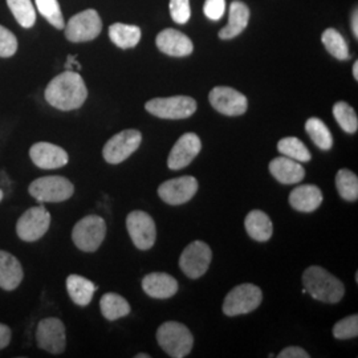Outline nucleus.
<instances>
[{
    "mask_svg": "<svg viewBox=\"0 0 358 358\" xmlns=\"http://www.w3.org/2000/svg\"><path fill=\"white\" fill-rule=\"evenodd\" d=\"M45 100L53 108L69 112L81 108L87 101L88 90L87 85L77 72L65 71L53 77L45 88Z\"/></svg>",
    "mask_w": 358,
    "mask_h": 358,
    "instance_id": "1",
    "label": "nucleus"
},
{
    "mask_svg": "<svg viewBox=\"0 0 358 358\" xmlns=\"http://www.w3.org/2000/svg\"><path fill=\"white\" fill-rule=\"evenodd\" d=\"M303 284L307 294L327 304L338 303L345 294L343 282L319 266H312L306 269L303 273Z\"/></svg>",
    "mask_w": 358,
    "mask_h": 358,
    "instance_id": "2",
    "label": "nucleus"
},
{
    "mask_svg": "<svg viewBox=\"0 0 358 358\" xmlns=\"http://www.w3.org/2000/svg\"><path fill=\"white\" fill-rule=\"evenodd\" d=\"M157 341L170 357H187L194 345L190 329L177 321H167L157 331Z\"/></svg>",
    "mask_w": 358,
    "mask_h": 358,
    "instance_id": "3",
    "label": "nucleus"
},
{
    "mask_svg": "<svg viewBox=\"0 0 358 358\" xmlns=\"http://www.w3.org/2000/svg\"><path fill=\"white\" fill-rule=\"evenodd\" d=\"M28 192L40 203H60L75 194L73 183L65 177L48 176L35 179Z\"/></svg>",
    "mask_w": 358,
    "mask_h": 358,
    "instance_id": "4",
    "label": "nucleus"
},
{
    "mask_svg": "<svg viewBox=\"0 0 358 358\" xmlns=\"http://www.w3.org/2000/svg\"><path fill=\"white\" fill-rule=\"evenodd\" d=\"M106 236V223L99 215H88L78 220L73 231L72 241L78 250L94 252L100 248Z\"/></svg>",
    "mask_w": 358,
    "mask_h": 358,
    "instance_id": "5",
    "label": "nucleus"
},
{
    "mask_svg": "<svg viewBox=\"0 0 358 358\" xmlns=\"http://www.w3.org/2000/svg\"><path fill=\"white\" fill-rule=\"evenodd\" d=\"M263 294L259 287L245 282L232 288L224 299L223 313L226 316H239L254 312L262 304Z\"/></svg>",
    "mask_w": 358,
    "mask_h": 358,
    "instance_id": "6",
    "label": "nucleus"
},
{
    "mask_svg": "<svg viewBox=\"0 0 358 358\" xmlns=\"http://www.w3.org/2000/svg\"><path fill=\"white\" fill-rule=\"evenodd\" d=\"M145 109L158 118L185 120L196 112V101L189 96L158 97L148 101Z\"/></svg>",
    "mask_w": 358,
    "mask_h": 358,
    "instance_id": "7",
    "label": "nucleus"
},
{
    "mask_svg": "<svg viewBox=\"0 0 358 358\" xmlns=\"http://www.w3.org/2000/svg\"><path fill=\"white\" fill-rule=\"evenodd\" d=\"M51 226V214L44 206H35L28 208L26 213L19 217L16 223L17 236L28 242H36L41 239Z\"/></svg>",
    "mask_w": 358,
    "mask_h": 358,
    "instance_id": "8",
    "label": "nucleus"
},
{
    "mask_svg": "<svg viewBox=\"0 0 358 358\" xmlns=\"http://www.w3.org/2000/svg\"><path fill=\"white\" fill-rule=\"evenodd\" d=\"M141 131L136 129H127L113 136L105 143L103 149V159L110 165L122 164L125 159L141 146Z\"/></svg>",
    "mask_w": 358,
    "mask_h": 358,
    "instance_id": "9",
    "label": "nucleus"
},
{
    "mask_svg": "<svg viewBox=\"0 0 358 358\" xmlns=\"http://www.w3.org/2000/svg\"><path fill=\"white\" fill-rule=\"evenodd\" d=\"M65 38L72 43H84L101 34L103 22L96 10H85L77 13L65 24Z\"/></svg>",
    "mask_w": 358,
    "mask_h": 358,
    "instance_id": "10",
    "label": "nucleus"
},
{
    "mask_svg": "<svg viewBox=\"0 0 358 358\" xmlns=\"http://www.w3.org/2000/svg\"><path fill=\"white\" fill-rule=\"evenodd\" d=\"M213 260V251L208 244L195 241L189 244L179 257V267L190 279H199L203 276Z\"/></svg>",
    "mask_w": 358,
    "mask_h": 358,
    "instance_id": "11",
    "label": "nucleus"
},
{
    "mask_svg": "<svg viewBox=\"0 0 358 358\" xmlns=\"http://www.w3.org/2000/svg\"><path fill=\"white\" fill-rule=\"evenodd\" d=\"M127 229L131 242L138 250H150L155 243L157 229L153 217L148 213L131 211L127 217Z\"/></svg>",
    "mask_w": 358,
    "mask_h": 358,
    "instance_id": "12",
    "label": "nucleus"
},
{
    "mask_svg": "<svg viewBox=\"0 0 358 358\" xmlns=\"http://www.w3.org/2000/svg\"><path fill=\"white\" fill-rule=\"evenodd\" d=\"M36 343L40 349L51 355H62L66 345L63 321L56 317H48L40 321L36 329Z\"/></svg>",
    "mask_w": 358,
    "mask_h": 358,
    "instance_id": "13",
    "label": "nucleus"
},
{
    "mask_svg": "<svg viewBox=\"0 0 358 358\" xmlns=\"http://www.w3.org/2000/svg\"><path fill=\"white\" fill-rule=\"evenodd\" d=\"M208 100L217 112L230 117L244 115L248 108V100L243 93L230 87L214 88L208 94Z\"/></svg>",
    "mask_w": 358,
    "mask_h": 358,
    "instance_id": "14",
    "label": "nucleus"
},
{
    "mask_svg": "<svg viewBox=\"0 0 358 358\" xmlns=\"http://www.w3.org/2000/svg\"><path fill=\"white\" fill-rule=\"evenodd\" d=\"M198 192V180L192 176L169 179L158 187L159 198L167 205L179 206L192 201Z\"/></svg>",
    "mask_w": 358,
    "mask_h": 358,
    "instance_id": "15",
    "label": "nucleus"
},
{
    "mask_svg": "<svg viewBox=\"0 0 358 358\" xmlns=\"http://www.w3.org/2000/svg\"><path fill=\"white\" fill-rule=\"evenodd\" d=\"M201 150V138L195 133H186L173 146L169 154L167 166L171 170H180L183 167L189 166Z\"/></svg>",
    "mask_w": 358,
    "mask_h": 358,
    "instance_id": "16",
    "label": "nucleus"
},
{
    "mask_svg": "<svg viewBox=\"0 0 358 358\" xmlns=\"http://www.w3.org/2000/svg\"><path fill=\"white\" fill-rule=\"evenodd\" d=\"M29 157L32 162L44 170H55L65 166L69 155L63 148L50 142H38L31 146Z\"/></svg>",
    "mask_w": 358,
    "mask_h": 358,
    "instance_id": "17",
    "label": "nucleus"
},
{
    "mask_svg": "<svg viewBox=\"0 0 358 358\" xmlns=\"http://www.w3.org/2000/svg\"><path fill=\"white\" fill-rule=\"evenodd\" d=\"M158 50L167 56L173 57H185L192 55L194 51V44L192 40L185 34L177 29L167 28L158 34L155 38Z\"/></svg>",
    "mask_w": 358,
    "mask_h": 358,
    "instance_id": "18",
    "label": "nucleus"
},
{
    "mask_svg": "<svg viewBox=\"0 0 358 358\" xmlns=\"http://www.w3.org/2000/svg\"><path fill=\"white\" fill-rule=\"evenodd\" d=\"M178 282L164 272H153L143 278L142 289L153 299L166 300L178 292Z\"/></svg>",
    "mask_w": 358,
    "mask_h": 358,
    "instance_id": "19",
    "label": "nucleus"
},
{
    "mask_svg": "<svg viewBox=\"0 0 358 358\" xmlns=\"http://www.w3.org/2000/svg\"><path fill=\"white\" fill-rule=\"evenodd\" d=\"M269 171L273 178L282 185H294L306 177V169L300 165V162L285 155L272 159L269 164Z\"/></svg>",
    "mask_w": 358,
    "mask_h": 358,
    "instance_id": "20",
    "label": "nucleus"
},
{
    "mask_svg": "<svg viewBox=\"0 0 358 358\" xmlns=\"http://www.w3.org/2000/svg\"><path fill=\"white\" fill-rule=\"evenodd\" d=\"M23 278L24 272L20 262L13 254L0 250V288L13 291L23 282Z\"/></svg>",
    "mask_w": 358,
    "mask_h": 358,
    "instance_id": "21",
    "label": "nucleus"
},
{
    "mask_svg": "<svg viewBox=\"0 0 358 358\" xmlns=\"http://www.w3.org/2000/svg\"><path fill=\"white\" fill-rule=\"evenodd\" d=\"M322 192L315 185L297 186L289 194V205L300 213H313L322 203Z\"/></svg>",
    "mask_w": 358,
    "mask_h": 358,
    "instance_id": "22",
    "label": "nucleus"
},
{
    "mask_svg": "<svg viewBox=\"0 0 358 358\" xmlns=\"http://www.w3.org/2000/svg\"><path fill=\"white\" fill-rule=\"evenodd\" d=\"M248 20H250L248 7L239 0L232 1L230 6V15H229V24L220 29L219 38L222 40H230L239 36L248 26Z\"/></svg>",
    "mask_w": 358,
    "mask_h": 358,
    "instance_id": "23",
    "label": "nucleus"
},
{
    "mask_svg": "<svg viewBox=\"0 0 358 358\" xmlns=\"http://www.w3.org/2000/svg\"><path fill=\"white\" fill-rule=\"evenodd\" d=\"M247 234L257 242H267L272 236L273 226L268 215L260 210L251 211L244 220Z\"/></svg>",
    "mask_w": 358,
    "mask_h": 358,
    "instance_id": "24",
    "label": "nucleus"
},
{
    "mask_svg": "<svg viewBox=\"0 0 358 358\" xmlns=\"http://www.w3.org/2000/svg\"><path fill=\"white\" fill-rule=\"evenodd\" d=\"M96 289L97 288L93 282L80 275H69L66 279L68 294L72 301L80 307H87L90 304Z\"/></svg>",
    "mask_w": 358,
    "mask_h": 358,
    "instance_id": "25",
    "label": "nucleus"
},
{
    "mask_svg": "<svg viewBox=\"0 0 358 358\" xmlns=\"http://www.w3.org/2000/svg\"><path fill=\"white\" fill-rule=\"evenodd\" d=\"M141 28L124 23H115L109 27V38L118 48H134L141 40Z\"/></svg>",
    "mask_w": 358,
    "mask_h": 358,
    "instance_id": "26",
    "label": "nucleus"
},
{
    "mask_svg": "<svg viewBox=\"0 0 358 358\" xmlns=\"http://www.w3.org/2000/svg\"><path fill=\"white\" fill-rule=\"evenodd\" d=\"M100 308H101L103 317L109 321L122 319V317L128 316L131 310L128 300L118 294H113V292L103 294L100 300Z\"/></svg>",
    "mask_w": 358,
    "mask_h": 358,
    "instance_id": "27",
    "label": "nucleus"
},
{
    "mask_svg": "<svg viewBox=\"0 0 358 358\" xmlns=\"http://www.w3.org/2000/svg\"><path fill=\"white\" fill-rule=\"evenodd\" d=\"M306 130L310 140L315 142V145L324 150L328 152L333 146V137L331 130L321 121L320 118L312 117L306 122Z\"/></svg>",
    "mask_w": 358,
    "mask_h": 358,
    "instance_id": "28",
    "label": "nucleus"
},
{
    "mask_svg": "<svg viewBox=\"0 0 358 358\" xmlns=\"http://www.w3.org/2000/svg\"><path fill=\"white\" fill-rule=\"evenodd\" d=\"M321 40H322L325 50L329 52L334 59L348 60L350 57L349 47L346 44L345 38L338 31H336L333 28L325 29Z\"/></svg>",
    "mask_w": 358,
    "mask_h": 358,
    "instance_id": "29",
    "label": "nucleus"
},
{
    "mask_svg": "<svg viewBox=\"0 0 358 358\" xmlns=\"http://www.w3.org/2000/svg\"><path fill=\"white\" fill-rule=\"evenodd\" d=\"M336 187L340 196L348 202L358 199V177L348 169H341L336 176Z\"/></svg>",
    "mask_w": 358,
    "mask_h": 358,
    "instance_id": "30",
    "label": "nucleus"
},
{
    "mask_svg": "<svg viewBox=\"0 0 358 358\" xmlns=\"http://www.w3.org/2000/svg\"><path fill=\"white\" fill-rule=\"evenodd\" d=\"M16 22L23 28H32L36 23V11L32 0H7Z\"/></svg>",
    "mask_w": 358,
    "mask_h": 358,
    "instance_id": "31",
    "label": "nucleus"
},
{
    "mask_svg": "<svg viewBox=\"0 0 358 358\" xmlns=\"http://www.w3.org/2000/svg\"><path fill=\"white\" fill-rule=\"evenodd\" d=\"M278 150L297 162H309L312 159V154L307 146L296 137H285L280 140L278 143Z\"/></svg>",
    "mask_w": 358,
    "mask_h": 358,
    "instance_id": "32",
    "label": "nucleus"
},
{
    "mask_svg": "<svg viewBox=\"0 0 358 358\" xmlns=\"http://www.w3.org/2000/svg\"><path fill=\"white\" fill-rule=\"evenodd\" d=\"M333 115H334L337 124L346 133L355 134L357 131V113L349 103H344V101H338V103H334Z\"/></svg>",
    "mask_w": 358,
    "mask_h": 358,
    "instance_id": "33",
    "label": "nucleus"
},
{
    "mask_svg": "<svg viewBox=\"0 0 358 358\" xmlns=\"http://www.w3.org/2000/svg\"><path fill=\"white\" fill-rule=\"evenodd\" d=\"M35 3L38 13L47 19L50 24L57 29H64V16L57 0H35Z\"/></svg>",
    "mask_w": 358,
    "mask_h": 358,
    "instance_id": "34",
    "label": "nucleus"
},
{
    "mask_svg": "<svg viewBox=\"0 0 358 358\" xmlns=\"http://www.w3.org/2000/svg\"><path fill=\"white\" fill-rule=\"evenodd\" d=\"M333 336L337 340H350L358 336V316L352 315L336 322L333 327Z\"/></svg>",
    "mask_w": 358,
    "mask_h": 358,
    "instance_id": "35",
    "label": "nucleus"
},
{
    "mask_svg": "<svg viewBox=\"0 0 358 358\" xmlns=\"http://www.w3.org/2000/svg\"><path fill=\"white\" fill-rule=\"evenodd\" d=\"M170 16L178 24H186L190 20V0H170Z\"/></svg>",
    "mask_w": 358,
    "mask_h": 358,
    "instance_id": "36",
    "label": "nucleus"
},
{
    "mask_svg": "<svg viewBox=\"0 0 358 358\" xmlns=\"http://www.w3.org/2000/svg\"><path fill=\"white\" fill-rule=\"evenodd\" d=\"M17 51V38L10 29L0 26V57H11Z\"/></svg>",
    "mask_w": 358,
    "mask_h": 358,
    "instance_id": "37",
    "label": "nucleus"
},
{
    "mask_svg": "<svg viewBox=\"0 0 358 358\" xmlns=\"http://www.w3.org/2000/svg\"><path fill=\"white\" fill-rule=\"evenodd\" d=\"M226 10V0H206L205 15L210 20H219Z\"/></svg>",
    "mask_w": 358,
    "mask_h": 358,
    "instance_id": "38",
    "label": "nucleus"
},
{
    "mask_svg": "<svg viewBox=\"0 0 358 358\" xmlns=\"http://www.w3.org/2000/svg\"><path fill=\"white\" fill-rule=\"evenodd\" d=\"M279 358H309V353H307L303 348L289 346L279 353Z\"/></svg>",
    "mask_w": 358,
    "mask_h": 358,
    "instance_id": "39",
    "label": "nucleus"
},
{
    "mask_svg": "<svg viewBox=\"0 0 358 358\" xmlns=\"http://www.w3.org/2000/svg\"><path fill=\"white\" fill-rule=\"evenodd\" d=\"M11 337H13V332H11L10 327L0 322V350L10 345Z\"/></svg>",
    "mask_w": 358,
    "mask_h": 358,
    "instance_id": "40",
    "label": "nucleus"
},
{
    "mask_svg": "<svg viewBox=\"0 0 358 358\" xmlns=\"http://www.w3.org/2000/svg\"><path fill=\"white\" fill-rule=\"evenodd\" d=\"M358 13L357 10L353 13V16H352V31H353V35H355V38H358Z\"/></svg>",
    "mask_w": 358,
    "mask_h": 358,
    "instance_id": "41",
    "label": "nucleus"
},
{
    "mask_svg": "<svg viewBox=\"0 0 358 358\" xmlns=\"http://www.w3.org/2000/svg\"><path fill=\"white\" fill-rule=\"evenodd\" d=\"M353 77H355V80L357 81L358 80V62H355V65H353Z\"/></svg>",
    "mask_w": 358,
    "mask_h": 358,
    "instance_id": "42",
    "label": "nucleus"
},
{
    "mask_svg": "<svg viewBox=\"0 0 358 358\" xmlns=\"http://www.w3.org/2000/svg\"><path fill=\"white\" fill-rule=\"evenodd\" d=\"M136 358H150V355H143V353H140V355H137Z\"/></svg>",
    "mask_w": 358,
    "mask_h": 358,
    "instance_id": "43",
    "label": "nucleus"
},
{
    "mask_svg": "<svg viewBox=\"0 0 358 358\" xmlns=\"http://www.w3.org/2000/svg\"><path fill=\"white\" fill-rule=\"evenodd\" d=\"M3 198H4V192H3V190L0 189V202L3 201Z\"/></svg>",
    "mask_w": 358,
    "mask_h": 358,
    "instance_id": "44",
    "label": "nucleus"
}]
</instances>
